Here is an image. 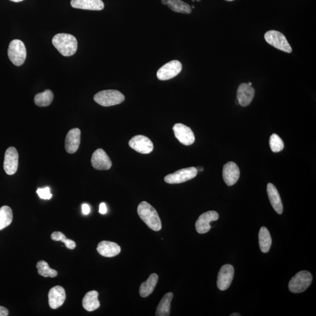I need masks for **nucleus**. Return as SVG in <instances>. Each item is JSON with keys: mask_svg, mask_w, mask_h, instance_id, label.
Here are the masks:
<instances>
[{"mask_svg": "<svg viewBox=\"0 0 316 316\" xmlns=\"http://www.w3.org/2000/svg\"><path fill=\"white\" fill-rule=\"evenodd\" d=\"M192 1H195V0H192Z\"/></svg>", "mask_w": 316, "mask_h": 316, "instance_id": "44", "label": "nucleus"}, {"mask_svg": "<svg viewBox=\"0 0 316 316\" xmlns=\"http://www.w3.org/2000/svg\"><path fill=\"white\" fill-rule=\"evenodd\" d=\"M240 175V169L234 162H229L224 166L223 177L227 185L229 186L234 185L237 182Z\"/></svg>", "mask_w": 316, "mask_h": 316, "instance_id": "15", "label": "nucleus"}, {"mask_svg": "<svg viewBox=\"0 0 316 316\" xmlns=\"http://www.w3.org/2000/svg\"><path fill=\"white\" fill-rule=\"evenodd\" d=\"M312 280L311 272L307 271L299 272L290 279L289 289L291 292L294 293L303 292L311 285Z\"/></svg>", "mask_w": 316, "mask_h": 316, "instance_id": "5", "label": "nucleus"}, {"mask_svg": "<svg viewBox=\"0 0 316 316\" xmlns=\"http://www.w3.org/2000/svg\"><path fill=\"white\" fill-rule=\"evenodd\" d=\"M137 212L141 220L149 229L155 231L161 229V221L157 211L148 202H141L138 206Z\"/></svg>", "mask_w": 316, "mask_h": 316, "instance_id": "2", "label": "nucleus"}, {"mask_svg": "<svg viewBox=\"0 0 316 316\" xmlns=\"http://www.w3.org/2000/svg\"><path fill=\"white\" fill-rule=\"evenodd\" d=\"M36 193H37L39 197L41 199L50 200L52 198V195L51 193V190L48 187L43 189H38Z\"/></svg>", "mask_w": 316, "mask_h": 316, "instance_id": "32", "label": "nucleus"}, {"mask_svg": "<svg viewBox=\"0 0 316 316\" xmlns=\"http://www.w3.org/2000/svg\"><path fill=\"white\" fill-rule=\"evenodd\" d=\"M196 1H197L198 2L201 1V0H196Z\"/></svg>", "mask_w": 316, "mask_h": 316, "instance_id": "42", "label": "nucleus"}, {"mask_svg": "<svg viewBox=\"0 0 316 316\" xmlns=\"http://www.w3.org/2000/svg\"><path fill=\"white\" fill-rule=\"evenodd\" d=\"M70 4L73 8L82 10L100 11L104 7L101 0H72Z\"/></svg>", "mask_w": 316, "mask_h": 316, "instance_id": "19", "label": "nucleus"}, {"mask_svg": "<svg viewBox=\"0 0 316 316\" xmlns=\"http://www.w3.org/2000/svg\"><path fill=\"white\" fill-rule=\"evenodd\" d=\"M10 1L15 2H19L24 1V0H10Z\"/></svg>", "mask_w": 316, "mask_h": 316, "instance_id": "38", "label": "nucleus"}, {"mask_svg": "<svg viewBox=\"0 0 316 316\" xmlns=\"http://www.w3.org/2000/svg\"><path fill=\"white\" fill-rule=\"evenodd\" d=\"M125 100L123 94L115 90L99 91L94 96V100L103 107H110L121 104Z\"/></svg>", "mask_w": 316, "mask_h": 316, "instance_id": "3", "label": "nucleus"}, {"mask_svg": "<svg viewBox=\"0 0 316 316\" xmlns=\"http://www.w3.org/2000/svg\"><path fill=\"white\" fill-rule=\"evenodd\" d=\"M54 93L50 90H45L42 93L36 95L34 102L39 107H47L50 106L54 100Z\"/></svg>", "mask_w": 316, "mask_h": 316, "instance_id": "28", "label": "nucleus"}, {"mask_svg": "<svg viewBox=\"0 0 316 316\" xmlns=\"http://www.w3.org/2000/svg\"><path fill=\"white\" fill-rule=\"evenodd\" d=\"M225 1H234V0H225Z\"/></svg>", "mask_w": 316, "mask_h": 316, "instance_id": "40", "label": "nucleus"}, {"mask_svg": "<svg viewBox=\"0 0 316 316\" xmlns=\"http://www.w3.org/2000/svg\"><path fill=\"white\" fill-rule=\"evenodd\" d=\"M158 281V276L152 274L145 282L141 284L140 287V294L141 297H146L151 294L156 286Z\"/></svg>", "mask_w": 316, "mask_h": 316, "instance_id": "23", "label": "nucleus"}, {"mask_svg": "<svg viewBox=\"0 0 316 316\" xmlns=\"http://www.w3.org/2000/svg\"><path fill=\"white\" fill-rule=\"evenodd\" d=\"M19 155L17 149L11 146L6 151L4 156V170L8 175H13L17 172Z\"/></svg>", "mask_w": 316, "mask_h": 316, "instance_id": "14", "label": "nucleus"}, {"mask_svg": "<svg viewBox=\"0 0 316 316\" xmlns=\"http://www.w3.org/2000/svg\"><path fill=\"white\" fill-rule=\"evenodd\" d=\"M52 240L57 241H62L65 244L66 248L70 250L75 249L76 247V243L74 241L70 240L67 238L66 236L63 233L59 231H56L52 233L51 235Z\"/></svg>", "mask_w": 316, "mask_h": 316, "instance_id": "30", "label": "nucleus"}, {"mask_svg": "<svg viewBox=\"0 0 316 316\" xmlns=\"http://www.w3.org/2000/svg\"><path fill=\"white\" fill-rule=\"evenodd\" d=\"M231 316H240L241 315L240 314H233L231 315Z\"/></svg>", "mask_w": 316, "mask_h": 316, "instance_id": "39", "label": "nucleus"}, {"mask_svg": "<svg viewBox=\"0 0 316 316\" xmlns=\"http://www.w3.org/2000/svg\"><path fill=\"white\" fill-rule=\"evenodd\" d=\"M234 275V269L231 265H223L217 277V287L220 290H226L231 284Z\"/></svg>", "mask_w": 316, "mask_h": 316, "instance_id": "11", "label": "nucleus"}, {"mask_svg": "<svg viewBox=\"0 0 316 316\" xmlns=\"http://www.w3.org/2000/svg\"><path fill=\"white\" fill-rule=\"evenodd\" d=\"M167 5L175 13L189 14L192 13V8L182 0H169Z\"/></svg>", "mask_w": 316, "mask_h": 316, "instance_id": "26", "label": "nucleus"}, {"mask_svg": "<svg viewBox=\"0 0 316 316\" xmlns=\"http://www.w3.org/2000/svg\"><path fill=\"white\" fill-rule=\"evenodd\" d=\"M219 215L215 211H208L201 214L196 223V231L199 234H205L210 231V223L219 219Z\"/></svg>", "mask_w": 316, "mask_h": 316, "instance_id": "12", "label": "nucleus"}, {"mask_svg": "<svg viewBox=\"0 0 316 316\" xmlns=\"http://www.w3.org/2000/svg\"><path fill=\"white\" fill-rule=\"evenodd\" d=\"M13 214L11 208L4 205L0 208V230L10 226L13 222Z\"/></svg>", "mask_w": 316, "mask_h": 316, "instance_id": "27", "label": "nucleus"}, {"mask_svg": "<svg viewBox=\"0 0 316 316\" xmlns=\"http://www.w3.org/2000/svg\"><path fill=\"white\" fill-rule=\"evenodd\" d=\"M99 293L96 290L88 291L83 299L82 305L88 312H93L99 308L100 303L98 299Z\"/></svg>", "mask_w": 316, "mask_h": 316, "instance_id": "22", "label": "nucleus"}, {"mask_svg": "<svg viewBox=\"0 0 316 316\" xmlns=\"http://www.w3.org/2000/svg\"><path fill=\"white\" fill-rule=\"evenodd\" d=\"M129 146L142 154H148L153 149V144L151 140L141 135L135 136L130 140L129 141Z\"/></svg>", "mask_w": 316, "mask_h": 316, "instance_id": "9", "label": "nucleus"}, {"mask_svg": "<svg viewBox=\"0 0 316 316\" xmlns=\"http://www.w3.org/2000/svg\"><path fill=\"white\" fill-rule=\"evenodd\" d=\"M82 213L85 215H87L90 212V208L87 204H84L82 205Z\"/></svg>", "mask_w": 316, "mask_h": 316, "instance_id": "33", "label": "nucleus"}, {"mask_svg": "<svg viewBox=\"0 0 316 316\" xmlns=\"http://www.w3.org/2000/svg\"><path fill=\"white\" fill-rule=\"evenodd\" d=\"M49 305L52 309H57L62 306L66 300V292L63 287L56 286L52 287L48 294Z\"/></svg>", "mask_w": 316, "mask_h": 316, "instance_id": "17", "label": "nucleus"}, {"mask_svg": "<svg viewBox=\"0 0 316 316\" xmlns=\"http://www.w3.org/2000/svg\"><path fill=\"white\" fill-rule=\"evenodd\" d=\"M52 44L64 57L72 56L78 50V41L74 36L68 33H58L55 35Z\"/></svg>", "mask_w": 316, "mask_h": 316, "instance_id": "1", "label": "nucleus"}, {"mask_svg": "<svg viewBox=\"0 0 316 316\" xmlns=\"http://www.w3.org/2000/svg\"><path fill=\"white\" fill-rule=\"evenodd\" d=\"M264 38L267 43L279 50L289 54L292 52V49H291L289 42H287L286 37L283 33L277 31V30H269L265 33Z\"/></svg>", "mask_w": 316, "mask_h": 316, "instance_id": "6", "label": "nucleus"}, {"mask_svg": "<svg viewBox=\"0 0 316 316\" xmlns=\"http://www.w3.org/2000/svg\"><path fill=\"white\" fill-rule=\"evenodd\" d=\"M192 8L193 9V8H195V6H194V5H192Z\"/></svg>", "mask_w": 316, "mask_h": 316, "instance_id": "43", "label": "nucleus"}, {"mask_svg": "<svg viewBox=\"0 0 316 316\" xmlns=\"http://www.w3.org/2000/svg\"><path fill=\"white\" fill-rule=\"evenodd\" d=\"M91 162L93 167L97 170H109L112 167L111 159L103 149H97L94 151L91 156Z\"/></svg>", "mask_w": 316, "mask_h": 316, "instance_id": "13", "label": "nucleus"}, {"mask_svg": "<svg viewBox=\"0 0 316 316\" xmlns=\"http://www.w3.org/2000/svg\"><path fill=\"white\" fill-rule=\"evenodd\" d=\"M197 174L198 171L195 167L184 168L173 173L168 174L164 180L169 184H179L193 179Z\"/></svg>", "mask_w": 316, "mask_h": 316, "instance_id": "7", "label": "nucleus"}, {"mask_svg": "<svg viewBox=\"0 0 316 316\" xmlns=\"http://www.w3.org/2000/svg\"><path fill=\"white\" fill-rule=\"evenodd\" d=\"M8 56L14 65H23L27 57V50L24 42L19 39L13 40L9 45Z\"/></svg>", "mask_w": 316, "mask_h": 316, "instance_id": "4", "label": "nucleus"}, {"mask_svg": "<svg viewBox=\"0 0 316 316\" xmlns=\"http://www.w3.org/2000/svg\"><path fill=\"white\" fill-rule=\"evenodd\" d=\"M36 268L38 269V274L42 277L55 278L57 275L56 270L51 269L48 263L44 260H40L36 264Z\"/></svg>", "mask_w": 316, "mask_h": 316, "instance_id": "29", "label": "nucleus"}, {"mask_svg": "<svg viewBox=\"0 0 316 316\" xmlns=\"http://www.w3.org/2000/svg\"><path fill=\"white\" fill-rule=\"evenodd\" d=\"M97 252L104 257L111 258L117 256L121 252V247L115 242L103 241L97 248Z\"/></svg>", "mask_w": 316, "mask_h": 316, "instance_id": "20", "label": "nucleus"}, {"mask_svg": "<svg viewBox=\"0 0 316 316\" xmlns=\"http://www.w3.org/2000/svg\"><path fill=\"white\" fill-rule=\"evenodd\" d=\"M173 297V294L172 292L165 294L156 308L155 314L156 316H169L170 315L171 303Z\"/></svg>", "mask_w": 316, "mask_h": 316, "instance_id": "24", "label": "nucleus"}, {"mask_svg": "<svg viewBox=\"0 0 316 316\" xmlns=\"http://www.w3.org/2000/svg\"><path fill=\"white\" fill-rule=\"evenodd\" d=\"M182 70V64L179 61L172 60L161 67L156 75L160 81H167L179 75Z\"/></svg>", "mask_w": 316, "mask_h": 316, "instance_id": "8", "label": "nucleus"}, {"mask_svg": "<svg viewBox=\"0 0 316 316\" xmlns=\"http://www.w3.org/2000/svg\"><path fill=\"white\" fill-rule=\"evenodd\" d=\"M259 244L260 250L263 253H267L271 248L272 238L268 230L265 227L260 228L259 232Z\"/></svg>", "mask_w": 316, "mask_h": 316, "instance_id": "25", "label": "nucleus"}, {"mask_svg": "<svg viewBox=\"0 0 316 316\" xmlns=\"http://www.w3.org/2000/svg\"><path fill=\"white\" fill-rule=\"evenodd\" d=\"M248 85L252 86V84H251V82L248 83Z\"/></svg>", "mask_w": 316, "mask_h": 316, "instance_id": "41", "label": "nucleus"}, {"mask_svg": "<svg viewBox=\"0 0 316 316\" xmlns=\"http://www.w3.org/2000/svg\"><path fill=\"white\" fill-rule=\"evenodd\" d=\"M267 193L272 206L276 212L281 214L283 213V204L277 188L272 183H269L267 185Z\"/></svg>", "mask_w": 316, "mask_h": 316, "instance_id": "21", "label": "nucleus"}, {"mask_svg": "<svg viewBox=\"0 0 316 316\" xmlns=\"http://www.w3.org/2000/svg\"><path fill=\"white\" fill-rule=\"evenodd\" d=\"M81 132L78 128H73L67 133L65 139V149L67 153H74L81 144Z\"/></svg>", "mask_w": 316, "mask_h": 316, "instance_id": "18", "label": "nucleus"}, {"mask_svg": "<svg viewBox=\"0 0 316 316\" xmlns=\"http://www.w3.org/2000/svg\"><path fill=\"white\" fill-rule=\"evenodd\" d=\"M169 0H161V2L162 4L164 5H167V3L168 2Z\"/></svg>", "mask_w": 316, "mask_h": 316, "instance_id": "36", "label": "nucleus"}, {"mask_svg": "<svg viewBox=\"0 0 316 316\" xmlns=\"http://www.w3.org/2000/svg\"><path fill=\"white\" fill-rule=\"evenodd\" d=\"M269 145L272 152H279L283 150L284 143L277 134H272L269 140Z\"/></svg>", "mask_w": 316, "mask_h": 316, "instance_id": "31", "label": "nucleus"}, {"mask_svg": "<svg viewBox=\"0 0 316 316\" xmlns=\"http://www.w3.org/2000/svg\"><path fill=\"white\" fill-rule=\"evenodd\" d=\"M107 209L105 203L102 202L101 203L99 207V213L101 214H105L107 213Z\"/></svg>", "mask_w": 316, "mask_h": 316, "instance_id": "34", "label": "nucleus"}, {"mask_svg": "<svg viewBox=\"0 0 316 316\" xmlns=\"http://www.w3.org/2000/svg\"><path fill=\"white\" fill-rule=\"evenodd\" d=\"M174 136L179 142L185 145H191L194 143L195 137L191 128L182 124H176L173 127Z\"/></svg>", "mask_w": 316, "mask_h": 316, "instance_id": "10", "label": "nucleus"}, {"mask_svg": "<svg viewBox=\"0 0 316 316\" xmlns=\"http://www.w3.org/2000/svg\"><path fill=\"white\" fill-rule=\"evenodd\" d=\"M255 95V90L252 86L248 84H242L238 88L237 100L238 104L242 107L249 106L252 102Z\"/></svg>", "mask_w": 316, "mask_h": 316, "instance_id": "16", "label": "nucleus"}, {"mask_svg": "<svg viewBox=\"0 0 316 316\" xmlns=\"http://www.w3.org/2000/svg\"><path fill=\"white\" fill-rule=\"evenodd\" d=\"M8 309L3 306H0V316H8Z\"/></svg>", "mask_w": 316, "mask_h": 316, "instance_id": "35", "label": "nucleus"}, {"mask_svg": "<svg viewBox=\"0 0 316 316\" xmlns=\"http://www.w3.org/2000/svg\"><path fill=\"white\" fill-rule=\"evenodd\" d=\"M196 170H197L198 172V171L202 172V171H203V168L198 167V168H196Z\"/></svg>", "mask_w": 316, "mask_h": 316, "instance_id": "37", "label": "nucleus"}]
</instances>
